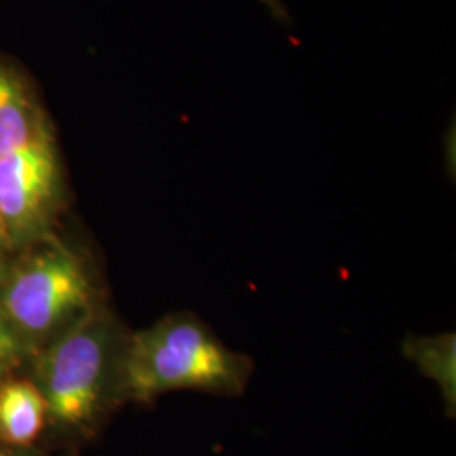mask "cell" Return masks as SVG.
Segmentation results:
<instances>
[{
  "label": "cell",
  "instance_id": "6da1fadb",
  "mask_svg": "<svg viewBox=\"0 0 456 456\" xmlns=\"http://www.w3.org/2000/svg\"><path fill=\"white\" fill-rule=\"evenodd\" d=\"M129 335L131 328L107 303L34 354L26 372L46 406L45 440L78 450L97 440L127 404Z\"/></svg>",
  "mask_w": 456,
  "mask_h": 456
},
{
  "label": "cell",
  "instance_id": "7a4b0ae2",
  "mask_svg": "<svg viewBox=\"0 0 456 456\" xmlns=\"http://www.w3.org/2000/svg\"><path fill=\"white\" fill-rule=\"evenodd\" d=\"M107 303L94 250L61 228L17 250L0 277V313L33 355Z\"/></svg>",
  "mask_w": 456,
  "mask_h": 456
},
{
  "label": "cell",
  "instance_id": "3957f363",
  "mask_svg": "<svg viewBox=\"0 0 456 456\" xmlns=\"http://www.w3.org/2000/svg\"><path fill=\"white\" fill-rule=\"evenodd\" d=\"M252 374V359L222 342L195 313H169L142 330H131L127 404H152L176 391L237 397L247 391Z\"/></svg>",
  "mask_w": 456,
  "mask_h": 456
},
{
  "label": "cell",
  "instance_id": "277c9868",
  "mask_svg": "<svg viewBox=\"0 0 456 456\" xmlns=\"http://www.w3.org/2000/svg\"><path fill=\"white\" fill-rule=\"evenodd\" d=\"M65 167L54 129L0 156V227L17 252L61 228Z\"/></svg>",
  "mask_w": 456,
  "mask_h": 456
},
{
  "label": "cell",
  "instance_id": "5b68a950",
  "mask_svg": "<svg viewBox=\"0 0 456 456\" xmlns=\"http://www.w3.org/2000/svg\"><path fill=\"white\" fill-rule=\"evenodd\" d=\"M53 127L33 80L0 56V156L31 144Z\"/></svg>",
  "mask_w": 456,
  "mask_h": 456
},
{
  "label": "cell",
  "instance_id": "8992f818",
  "mask_svg": "<svg viewBox=\"0 0 456 456\" xmlns=\"http://www.w3.org/2000/svg\"><path fill=\"white\" fill-rule=\"evenodd\" d=\"M46 433V406L24 370L0 374V440L16 446H41Z\"/></svg>",
  "mask_w": 456,
  "mask_h": 456
},
{
  "label": "cell",
  "instance_id": "52a82bcc",
  "mask_svg": "<svg viewBox=\"0 0 456 456\" xmlns=\"http://www.w3.org/2000/svg\"><path fill=\"white\" fill-rule=\"evenodd\" d=\"M403 355L418 372L436 384L448 416L456 412V335H408L401 345Z\"/></svg>",
  "mask_w": 456,
  "mask_h": 456
},
{
  "label": "cell",
  "instance_id": "ba28073f",
  "mask_svg": "<svg viewBox=\"0 0 456 456\" xmlns=\"http://www.w3.org/2000/svg\"><path fill=\"white\" fill-rule=\"evenodd\" d=\"M33 357V352L17 337L16 331L0 313V374L24 370Z\"/></svg>",
  "mask_w": 456,
  "mask_h": 456
},
{
  "label": "cell",
  "instance_id": "9c48e42d",
  "mask_svg": "<svg viewBox=\"0 0 456 456\" xmlns=\"http://www.w3.org/2000/svg\"><path fill=\"white\" fill-rule=\"evenodd\" d=\"M0 456H51L41 446H16L0 440Z\"/></svg>",
  "mask_w": 456,
  "mask_h": 456
},
{
  "label": "cell",
  "instance_id": "30bf717a",
  "mask_svg": "<svg viewBox=\"0 0 456 456\" xmlns=\"http://www.w3.org/2000/svg\"><path fill=\"white\" fill-rule=\"evenodd\" d=\"M14 254L16 252L12 250L4 230L0 227V277L4 276V273H5V269H7V265H9V262H11Z\"/></svg>",
  "mask_w": 456,
  "mask_h": 456
},
{
  "label": "cell",
  "instance_id": "8fae6325",
  "mask_svg": "<svg viewBox=\"0 0 456 456\" xmlns=\"http://www.w3.org/2000/svg\"><path fill=\"white\" fill-rule=\"evenodd\" d=\"M66 456H71V455H66Z\"/></svg>",
  "mask_w": 456,
  "mask_h": 456
}]
</instances>
